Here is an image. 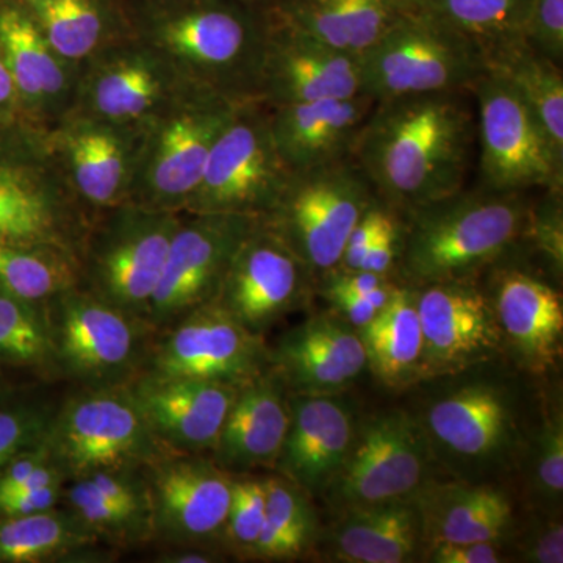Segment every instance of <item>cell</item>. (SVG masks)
<instances>
[{
	"instance_id": "cell-51",
	"label": "cell",
	"mask_w": 563,
	"mask_h": 563,
	"mask_svg": "<svg viewBox=\"0 0 563 563\" xmlns=\"http://www.w3.org/2000/svg\"><path fill=\"white\" fill-rule=\"evenodd\" d=\"M520 548L521 561L532 563L563 562V528L561 521H550L526 533Z\"/></svg>"
},
{
	"instance_id": "cell-5",
	"label": "cell",
	"mask_w": 563,
	"mask_h": 563,
	"mask_svg": "<svg viewBox=\"0 0 563 563\" xmlns=\"http://www.w3.org/2000/svg\"><path fill=\"white\" fill-rule=\"evenodd\" d=\"M377 202L372 184L347 157L291 172L279 199L261 220L318 280L340 265L352 229Z\"/></svg>"
},
{
	"instance_id": "cell-2",
	"label": "cell",
	"mask_w": 563,
	"mask_h": 563,
	"mask_svg": "<svg viewBox=\"0 0 563 563\" xmlns=\"http://www.w3.org/2000/svg\"><path fill=\"white\" fill-rule=\"evenodd\" d=\"M528 192L463 188L406 211L396 272L410 287L476 280L526 242Z\"/></svg>"
},
{
	"instance_id": "cell-44",
	"label": "cell",
	"mask_w": 563,
	"mask_h": 563,
	"mask_svg": "<svg viewBox=\"0 0 563 563\" xmlns=\"http://www.w3.org/2000/svg\"><path fill=\"white\" fill-rule=\"evenodd\" d=\"M526 240L561 279L563 273V188L543 190L542 199L532 203Z\"/></svg>"
},
{
	"instance_id": "cell-33",
	"label": "cell",
	"mask_w": 563,
	"mask_h": 563,
	"mask_svg": "<svg viewBox=\"0 0 563 563\" xmlns=\"http://www.w3.org/2000/svg\"><path fill=\"white\" fill-rule=\"evenodd\" d=\"M0 54L20 95L54 103L68 90L69 76L36 22L16 0L0 2Z\"/></svg>"
},
{
	"instance_id": "cell-17",
	"label": "cell",
	"mask_w": 563,
	"mask_h": 563,
	"mask_svg": "<svg viewBox=\"0 0 563 563\" xmlns=\"http://www.w3.org/2000/svg\"><path fill=\"white\" fill-rule=\"evenodd\" d=\"M417 307L422 331L421 380L465 372L501 350L495 310L474 280L418 287Z\"/></svg>"
},
{
	"instance_id": "cell-4",
	"label": "cell",
	"mask_w": 563,
	"mask_h": 563,
	"mask_svg": "<svg viewBox=\"0 0 563 563\" xmlns=\"http://www.w3.org/2000/svg\"><path fill=\"white\" fill-rule=\"evenodd\" d=\"M240 102L185 85L140 125L128 202L181 213L198 188L211 147Z\"/></svg>"
},
{
	"instance_id": "cell-52",
	"label": "cell",
	"mask_w": 563,
	"mask_h": 563,
	"mask_svg": "<svg viewBox=\"0 0 563 563\" xmlns=\"http://www.w3.org/2000/svg\"><path fill=\"white\" fill-rule=\"evenodd\" d=\"M401 240L402 218L401 214L396 213L380 233L379 239L373 244L358 269L391 277V274L396 272V265H398Z\"/></svg>"
},
{
	"instance_id": "cell-1",
	"label": "cell",
	"mask_w": 563,
	"mask_h": 563,
	"mask_svg": "<svg viewBox=\"0 0 563 563\" xmlns=\"http://www.w3.org/2000/svg\"><path fill=\"white\" fill-rule=\"evenodd\" d=\"M476 147L472 90L443 91L374 103L351 157L402 214L466 188Z\"/></svg>"
},
{
	"instance_id": "cell-6",
	"label": "cell",
	"mask_w": 563,
	"mask_h": 563,
	"mask_svg": "<svg viewBox=\"0 0 563 563\" xmlns=\"http://www.w3.org/2000/svg\"><path fill=\"white\" fill-rule=\"evenodd\" d=\"M358 63L361 92L376 102L472 90L487 69L473 41L428 11L399 16Z\"/></svg>"
},
{
	"instance_id": "cell-47",
	"label": "cell",
	"mask_w": 563,
	"mask_h": 563,
	"mask_svg": "<svg viewBox=\"0 0 563 563\" xmlns=\"http://www.w3.org/2000/svg\"><path fill=\"white\" fill-rule=\"evenodd\" d=\"M523 38L548 60L563 66V0H532Z\"/></svg>"
},
{
	"instance_id": "cell-42",
	"label": "cell",
	"mask_w": 563,
	"mask_h": 563,
	"mask_svg": "<svg viewBox=\"0 0 563 563\" xmlns=\"http://www.w3.org/2000/svg\"><path fill=\"white\" fill-rule=\"evenodd\" d=\"M57 406L16 388L0 391V465L46 442Z\"/></svg>"
},
{
	"instance_id": "cell-54",
	"label": "cell",
	"mask_w": 563,
	"mask_h": 563,
	"mask_svg": "<svg viewBox=\"0 0 563 563\" xmlns=\"http://www.w3.org/2000/svg\"><path fill=\"white\" fill-rule=\"evenodd\" d=\"M221 555L211 548L199 547H169L157 555L158 563H214L221 562Z\"/></svg>"
},
{
	"instance_id": "cell-25",
	"label": "cell",
	"mask_w": 563,
	"mask_h": 563,
	"mask_svg": "<svg viewBox=\"0 0 563 563\" xmlns=\"http://www.w3.org/2000/svg\"><path fill=\"white\" fill-rule=\"evenodd\" d=\"M374 103L368 95L269 107L274 143L290 172L351 157ZM266 106V103H265Z\"/></svg>"
},
{
	"instance_id": "cell-10",
	"label": "cell",
	"mask_w": 563,
	"mask_h": 563,
	"mask_svg": "<svg viewBox=\"0 0 563 563\" xmlns=\"http://www.w3.org/2000/svg\"><path fill=\"white\" fill-rule=\"evenodd\" d=\"M290 173L274 143L268 106L243 102L211 147L201 181L181 213L261 220L279 199Z\"/></svg>"
},
{
	"instance_id": "cell-41",
	"label": "cell",
	"mask_w": 563,
	"mask_h": 563,
	"mask_svg": "<svg viewBox=\"0 0 563 563\" xmlns=\"http://www.w3.org/2000/svg\"><path fill=\"white\" fill-rule=\"evenodd\" d=\"M0 366L55 374L46 303L0 290Z\"/></svg>"
},
{
	"instance_id": "cell-18",
	"label": "cell",
	"mask_w": 563,
	"mask_h": 563,
	"mask_svg": "<svg viewBox=\"0 0 563 563\" xmlns=\"http://www.w3.org/2000/svg\"><path fill=\"white\" fill-rule=\"evenodd\" d=\"M80 85L81 117L135 128L190 81L143 41L110 44L90 58Z\"/></svg>"
},
{
	"instance_id": "cell-14",
	"label": "cell",
	"mask_w": 563,
	"mask_h": 563,
	"mask_svg": "<svg viewBox=\"0 0 563 563\" xmlns=\"http://www.w3.org/2000/svg\"><path fill=\"white\" fill-rule=\"evenodd\" d=\"M257 221L242 214L181 213L147 313L155 333L218 298L233 255Z\"/></svg>"
},
{
	"instance_id": "cell-48",
	"label": "cell",
	"mask_w": 563,
	"mask_h": 563,
	"mask_svg": "<svg viewBox=\"0 0 563 563\" xmlns=\"http://www.w3.org/2000/svg\"><path fill=\"white\" fill-rule=\"evenodd\" d=\"M398 213L384 206L383 202L374 203L372 209L366 211L352 229L350 239H347L346 247H344L342 262L336 268L358 269L373 244L379 239L380 233L387 228L388 222Z\"/></svg>"
},
{
	"instance_id": "cell-26",
	"label": "cell",
	"mask_w": 563,
	"mask_h": 563,
	"mask_svg": "<svg viewBox=\"0 0 563 563\" xmlns=\"http://www.w3.org/2000/svg\"><path fill=\"white\" fill-rule=\"evenodd\" d=\"M290 391L273 372L240 385L211 461L231 474L274 470L290 421Z\"/></svg>"
},
{
	"instance_id": "cell-36",
	"label": "cell",
	"mask_w": 563,
	"mask_h": 563,
	"mask_svg": "<svg viewBox=\"0 0 563 563\" xmlns=\"http://www.w3.org/2000/svg\"><path fill=\"white\" fill-rule=\"evenodd\" d=\"M487 69L495 70L512 85L521 101L542 124L555 150L563 154V74L561 66L548 60L525 40L493 52L485 58Z\"/></svg>"
},
{
	"instance_id": "cell-56",
	"label": "cell",
	"mask_w": 563,
	"mask_h": 563,
	"mask_svg": "<svg viewBox=\"0 0 563 563\" xmlns=\"http://www.w3.org/2000/svg\"><path fill=\"white\" fill-rule=\"evenodd\" d=\"M396 2L404 14H415L428 10L431 0H396Z\"/></svg>"
},
{
	"instance_id": "cell-39",
	"label": "cell",
	"mask_w": 563,
	"mask_h": 563,
	"mask_svg": "<svg viewBox=\"0 0 563 563\" xmlns=\"http://www.w3.org/2000/svg\"><path fill=\"white\" fill-rule=\"evenodd\" d=\"M80 285V258L52 247L0 244V290L46 303Z\"/></svg>"
},
{
	"instance_id": "cell-40",
	"label": "cell",
	"mask_w": 563,
	"mask_h": 563,
	"mask_svg": "<svg viewBox=\"0 0 563 563\" xmlns=\"http://www.w3.org/2000/svg\"><path fill=\"white\" fill-rule=\"evenodd\" d=\"M532 0H431L428 13L473 41L484 58L525 40Z\"/></svg>"
},
{
	"instance_id": "cell-29",
	"label": "cell",
	"mask_w": 563,
	"mask_h": 563,
	"mask_svg": "<svg viewBox=\"0 0 563 563\" xmlns=\"http://www.w3.org/2000/svg\"><path fill=\"white\" fill-rule=\"evenodd\" d=\"M426 433L448 453L484 461L501 453L514 432L512 409L493 385H465L429 407Z\"/></svg>"
},
{
	"instance_id": "cell-8",
	"label": "cell",
	"mask_w": 563,
	"mask_h": 563,
	"mask_svg": "<svg viewBox=\"0 0 563 563\" xmlns=\"http://www.w3.org/2000/svg\"><path fill=\"white\" fill-rule=\"evenodd\" d=\"M80 251V287L147 322L181 213L122 203L106 210Z\"/></svg>"
},
{
	"instance_id": "cell-30",
	"label": "cell",
	"mask_w": 563,
	"mask_h": 563,
	"mask_svg": "<svg viewBox=\"0 0 563 563\" xmlns=\"http://www.w3.org/2000/svg\"><path fill=\"white\" fill-rule=\"evenodd\" d=\"M424 544L420 510L413 498L340 510L329 548L344 563H406Z\"/></svg>"
},
{
	"instance_id": "cell-9",
	"label": "cell",
	"mask_w": 563,
	"mask_h": 563,
	"mask_svg": "<svg viewBox=\"0 0 563 563\" xmlns=\"http://www.w3.org/2000/svg\"><path fill=\"white\" fill-rule=\"evenodd\" d=\"M66 479L111 468H144L172 453L152 432L128 385L84 388L57 406L47 432Z\"/></svg>"
},
{
	"instance_id": "cell-53",
	"label": "cell",
	"mask_w": 563,
	"mask_h": 563,
	"mask_svg": "<svg viewBox=\"0 0 563 563\" xmlns=\"http://www.w3.org/2000/svg\"><path fill=\"white\" fill-rule=\"evenodd\" d=\"M501 543H437L426 547L433 563H499L506 561Z\"/></svg>"
},
{
	"instance_id": "cell-43",
	"label": "cell",
	"mask_w": 563,
	"mask_h": 563,
	"mask_svg": "<svg viewBox=\"0 0 563 563\" xmlns=\"http://www.w3.org/2000/svg\"><path fill=\"white\" fill-rule=\"evenodd\" d=\"M266 515L265 477L233 474L232 499L221 547L239 558H252Z\"/></svg>"
},
{
	"instance_id": "cell-11",
	"label": "cell",
	"mask_w": 563,
	"mask_h": 563,
	"mask_svg": "<svg viewBox=\"0 0 563 563\" xmlns=\"http://www.w3.org/2000/svg\"><path fill=\"white\" fill-rule=\"evenodd\" d=\"M472 92L481 185L498 191L562 190L563 154L512 85L485 69Z\"/></svg>"
},
{
	"instance_id": "cell-55",
	"label": "cell",
	"mask_w": 563,
	"mask_h": 563,
	"mask_svg": "<svg viewBox=\"0 0 563 563\" xmlns=\"http://www.w3.org/2000/svg\"><path fill=\"white\" fill-rule=\"evenodd\" d=\"M16 85H14L13 77L5 62L0 57V107L7 106L16 95Z\"/></svg>"
},
{
	"instance_id": "cell-31",
	"label": "cell",
	"mask_w": 563,
	"mask_h": 563,
	"mask_svg": "<svg viewBox=\"0 0 563 563\" xmlns=\"http://www.w3.org/2000/svg\"><path fill=\"white\" fill-rule=\"evenodd\" d=\"M266 14L361 57L404 13L396 0H277Z\"/></svg>"
},
{
	"instance_id": "cell-34",
	"label": "cell",
	"mask_w": 563,
	"mask_h": 563,
	"mask_svg": "<svg viewBox=\"0 0 563 563\" xmlns=\"http://www.w3.org/2000/svg\"><path fill=\"white\" fill-rule=\"evenodd\" d=\"M99 544L62 504L43 512L0 517V563L103 561Z\"/></svg>"
},
{
	"instance_id": "cell-21",
	"label": "cell",
	"mask_w": 563,
	"mask_h": 563,
	"mask_svg": "<svg viewBox=\"0 0 563 563\" xmlns=\"http://www.w3.org/2000/svg\"><path fill=\"white\" fill-rule=\"evenodd\" d=\"M272 369L295 395H336L368 369L361 333L339 313L314 314L269 347Z\"/></svg>"
},
{
	"instance_id": "cell-22",
	"label": "cell",
	"mask_w": 563,
	"mask_h": 563,
	"mask_svg": "<svg viewBox=\"0 0 563 563\" xmlns=\"http://www.w3.org/2000/svg\"><path fill=\"white\" fill-rule=\"evenodd\" d=\"M290 421L274 472L309 496L324 495L343 468L357 428L336 395L290 393Z\"/></svg>"
},
{
	"instance_id": "cell-58",
	"label": "cell",
	"mask_w": 563,
	"mask_h": 563,
	"mask_svg": "<svg viewBox=\"0 0 563 563\" xmlns=\"http://www.w3.org/2000/svg\"><path fill=\"white\" fill-rule=\"evenodd\" d=\"M246 2H250V0H246Z\"/></svg>"
},
{
	"instance_id": "cell-28",
	"label": "cell",
	"mask_w": 563,
	"mask_h": 563,
	"mask_svg": "<svg viewBox=\"0 0 563 563\" xmlns=\"http://www.w3.org/2000/svg\"><path fill=\"white\" fill-rule=\"evenodd\" d=\"M412 498L420 510L426 547L503 543L512 529V503L490 485L426 483Z\"/></svg>"
},
{
	"instance_id": "cell-15",
	"label": "cell",
	"mask_w": 563,
	"mask_h": 563,
	"mask_svg": "<svg viewBox=\"0 0 563 563\" xmlns=\"http://www.w3.org/2000/svg\"><path fill=\"white\" fill-rule=\"evenodd\" d=\"M154 540L166 547L211 548L222 542L233 474L209 455L168 453L144 468Z\"/></svg>"
},
{
	"instance_id": "cell-50",
	"label": "cell",
	"mask_w": 563,
	"mask_h": 563,
	"mask_svg": "<svg viewBox=\"0 0 563 563\" xmlns=\"http://www.w3.org/2000/svg\"><path fill=\"white\" fill-rule=\"evenodd\" d=\"M66 483L24 488L0 495V517H20L60 506Z\"/></svg>"
},
{
	"instance_id": "cell-19",
	"label": "cell",
	"mask_w": 563,
	"mask_h": 563,
	"mask_svg": "<svg viewBox=\"0 0 563 563\" xmlns=\"http://www.w3.org/2000/svg\"><path fill=\"white\" fill-rule=\"evenodd\" d=\"M269 20L258 101L269 107L351 98L361 92L355 55Z\"/></svg>"
},
{
	"instance_id": "cell-16",
	"label": "cell",
	"mask_w": 563,
	"mask_h": 563,
	"mask_svg": "<svg viewBox=\"0 0 563 563\" xmlns=\"http://www.w3.org/2000/svg\"><path fill=\"white\" fill-rule=\"evenodd\" d=\"M314 285L312 272L258 220L233 255L214 301L244 328L263 335L298 309Z\"/></svg>"
},
{
	"instance_id": "cell-20",
	"label": "cell",
	"mask_w": 563,
	"mask_h": 563,
	"mask_svg": "<svg viewBox=\"0 0 563 563\" xmlns=\"http://www.w3.org/2000/svg\"><path fill=\"white\" fill-rule=\"evenodd\" d=\"M128 387L163 446L196 455L213 451L239 391L236 385L146 372Z\"/></svg>"
},
{
	"instance_id": "cell-32",
	"label": "cell",
	"mask_w": 563,
	"mask_h": 563,
	"mask_svg": "<svg viewBox=\"0 0 563 563\" xmlns=\"http://www.w3.org/2000/svg\"><path fill=\"white\" fill-rule=\"evenodd\" d=\"M358 333L368 369L380 383L398 388L421 380L422 331L417 288L396 282L387 306Z\"/></svg>"
},
{
	"instance_id": "cell-7",
	"label": "cell",
	"mask_w": 563,
	"mask_h": 563,
	"mask_svg": "<svg viewBox=\"0 0 563 563\" xmlns=\"http://www.w3.org/2000/svg\"><path fill=\"white\" fill-rule=\"evenodd\" d=\"M55 374L84 388L131 384L146 368L155 331L146 321L77 287L46 302Z\"/></svg>"
},
{
	"instance_id": "cell-38",
	"label": "cell",
	"mask_w": 563,
	"mask_h": 563,
	"mask_svg": "<svg viewBox=\"0 0 563 563\" xmlns=\"http://www.w3.org/2000/svg\"><path fill=\"white\" fill-rule=\"evenodd\" d=\"M62 506L101 544L132 548L154 542L152 510L114 501L84 477L66 481Z\"/></svg>"
},
{
	"instance_id": "cell-23",
	"label": "cell",
	"mask_w": 563,
	"mask_h": 563,
	"mask_svg": "<svg viewBox=\"0 0 563 563\" xmlns=\"http://www.w3.org/2000/svg\"><path fill=\"white\" fill-rule=\"evenodd\" d=\"M84 240L58 174L0 161V244L52 247L80 258Z\"/></svg>"
},
{
	"instance_id": "cell-35",
	"label": "cell",
	"mask_w": 563,
	"mask_h": 563,
	"mask_svg": "<svg viewBox=\"0 0 563 563\" xmlns=\"http://www.w3.org/2000/svg\"><path fill=\"white\" fill-rule=\"evenodd\" d=\"M55 54L66 63L90 60L110 46L122 14L113 0H16Z\"/></svg>"
},
{
	"instance_id": "cell-24",
	"label": "cell",
	"mask_w": 563,
	"mask_h": 563,
	"mask_svg": "<svg viewBox=\"0 0 563 563\" xmlns=\"http://www.w3.org/2000/svg\"><path fill=\"white\" fill-rule=\"evenodd\" d=\"M504 261L495 265L488 296L503 339L531 372H548L562 355L561 292L528 269Z\"/></svg>"
},
{
	"instance_id": "cell-46",
	"label": "cell",
	"mask_w": 563,
	"mask_h": 563,
	"mask_svg": "<svg viewBox=\"0 0 563 563\" xmlns=\"http://www.w3.org/2000/svg\"><path fill=\"white\" fill-rule=\"evenodd\" d=\"M533 481L544 499L558 501L563 492V418L561 410L544 422L537 442Z\"/></svg>"
},
{
	"instance_id": "cell-37",
	"label": "cell",
	"mask_w": 563,
	"mask_h": 563,
	"mask_svg": "<svg viewBox=\"0 0 563 563\" xmlns=\"http://www.w3.org/2000/svg\"><path fill=\"white\" fill-rule=\"evenodd\" d=\"M265 523L252 559L292 561L301 558L314 543L318 531L309 495L279 474L265 477Z\"/></svg>"
},
{
	"instance_id": "cell-57",
	"label": "cell",
	"mask_w": 563,
	"mask_h": 563,
	"mask_svg": "<svg viewBox=\"0 0 563 563\" xmlns=\"http://www.w3.org/2000/svg\"><path fill=\"white\" fill-rule=\"evenodd\" d=\"M10 387V384L7 383L5 373H3V366H0V391L3 390V388Z\"/></svg>"
},
{
	"instance_id": "cell-3",
	"label": "cell",
	"mask_w": 563,
	"mask_h": 563,
	"mask_svg": "<svg viewBox=\"0 0 563 563\" xmlns=\"http://www.w3.org/2000/svg\"><path fill=\"white\" fill-rule=\"evenodd\" d=\"M136 31L181 79L233 102L258 101L269 20L246 0H151Z\"/></svg>"
},
{
	"instance_id": "cell-12",
	"label": "cell",
	"mask_w": 563,
	"mask_h": 563,
	"mask_svg": "<svg viewBox=\"0 0 563 563\" xmlns=\"http://www.w3.org/2000/svg\"><path fill=\"white\" fill-rule=\"evenodd\" d=\"M269 368L263 335L211 301L155 333L144 372L240 387Z\"/></svg>"
},
{
	"instance_id": "cell-13",
	"label": "cell",
	"mask_w": 563,
	"mask_h": 563,
	"mask_svg": "<svg viewBox=\"0 0 563 563\" xmlns=\"http://www.w3.org/2000/svg\"><path fill=\"white\" fill-rule=\"evenodd\" d=\"M429 437L409 413H377L355 432L339 476L324 493L339 510L412 498L429 472Z\"/></svg>"
},
{
	"instance_id": "cell-49",
	"label": "cell",
	"mask_w": 563,
	"mask_h": 563,
	"mask_svg": "<svg viewBox=\"0 0 563 563\" xmlns=\"http://www.w3.org/2000/svg\"><path fill=\"white\" fill-rule=\"evenodd\" d=\"M395 285V280L388 282L384 287L377 288L366 296L350 295V292H325L324 298L329 299L335 313L361 331L387 306Z\"/></svg>"
},
{
	"instance_id": "cell-45",
	"label": "cell",
	"mask_w": 563,
	"mask_h": 563,
	"mask_svg": "<svg viewBox=\"0 0 563 563\" xmlns=\"http://www.w3.org/2000/svg\"><path fill=\"white\" fill-rule=\"evenodd\" d=\"M66 474L55 462L47 442L22 451L9 462L0 465V495L44 487V485L66 483Z\"/></svg>"
},
{
	"instance_id": "cell-27",
	"label": "cell",
	"mask_w": 563,
	"mask_h": 563,
	"mask_svg": "<svg viewBox=\"0 0 563 563\" xmlns=\"http://www.w3.org/2000/svg\"><path fill=\"white\" fill-rule=\"evenodd\" d=\"M136 143V125L124 128L77 114L58 139L76 195L101 210L128 202Z\"/></svg>"
}]
</instances>
